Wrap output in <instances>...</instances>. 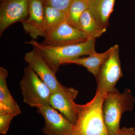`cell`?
Here are the masks:
<instances>
[{
    "label": "cell",
    "mask_w": 135,
    "mask_h": 135,
    "mask_svg": "<svg viewBox=\"0 0 135 135\" xmlns=\"http://www.w3.org/2000/svg\"><path fill=\"white\" fill-rule=\"evenodd\" d=\"M95 42L96 39H92L81 43L59 46H47L33 40L26 43L38 51L56 73L66 61L97 53Z\"/></svg>",
    "instance_id": "6da1fadb"
},
{
    "label": "cell",
    "mask_w": 135,
    "mask_h": 135,
    "mask_svg": "<svg viewBox=\"0 0 135 135\" xmlns=\"http://www.w3.org/2000/svg\"><path fill=\"white\" fill-rule=\"evenodd\" d=\"M105 97L97 92L90 102L79 104L78 119L71 135H109L103 118Z\"/></svg>",
    "instance_id": "7a4b0ae2"
},
{
    "label": "cell",
    "mask_w": 135,
    "mask_h": 135,
    "mask_svg": "<svg viewBox=\"0 0 135 135\" xmlns=\"http://www.w3.org/2000/svg\"><path fill=\"white\" fill-rule=\"evenodd\" d=\"M135 103L134 98L128 89L121 93L116 88L106 95L102 110L104 122L109 135H118L122 114L125 112H131Z\"/></svg>",
    "instance_id": "3957f363"
},
{
    "label": "cell",
    "mask_w": 135,
    "mask_h": 135,
    "mask_svg": "<svg viewBox=\"0 0 135 135\" xmlns=\"http://www.w3.org/2000/svg\"><path fill=\"white\" fill-rule=\"evenodd\" d=\"M20 86L23 101L27 105L38 109L50 104L51 90L28 66L24 70Z\"/></svg>",
    "instance_id": "277c9868"
},
{
    "label": "cell",
    "mask_w": 135,
    "mask_h": 135,
    "mask_svg": "<svg viewBox=\"0 0 135 135\" xmlns=\"http://www.w3.org/2000/svg\"><path fill=\"white\" fill-rule=\"evenodd\" d=\"M122 76L119 48L118 45H115L114 46L112 53L99 70L96 78L97 81V92L106 97L108 93L116 88V83Z\"/></svg>",
    "instance_id": "5b68a950"
},
{
    "label": "cell",
    "mask_w": 135,
    "mask_h": 135,
    "mask_svg": "<svg viewBox=\"0 0 135 135\" xmlns=\"http://www.w3.org/2000/svg\"><path fill=\"white\" fill-rule=\"evenodd\" d=\"M78 91L74 88L62 86L58 90L51 93L50 104L60 112L68 120L75 126L79 114V104L74 100Z\"/></svg>",
    "instance_id": "8992f818"
},
{
    "label": "cell",
    "mask_w": 135,
    "mask_h": 135,
    "mask_svg": "<svg viewBox=\"0 0 135 135\" xmlns=\"http://www.w3.org/2000/svg\"><path fill=\"white\" fill-rule=\"evenodd\" d=\"M44 38L42 43L51 46L71 45L90 40L83 32L71 26L65 21L48 33Z\"/></svg>",
    "instance_id": "52a82bcc"
},
{
    "label": "cell",
    "mask_w": 135,
    "mask_h": 135,
    "mask_svg": "<svg viewBox=\"0 0 135 135\" xmlns=\"http://www.w3.org/2000/svg\"><path fill=\"white\" fill-rule=\"evenodd\" d=\"M38 112L43 116L45 124L42 132L46 135H71L74 125L50 104L39 107Z\"/></svg>",
    "instance_id": "ba28073f"
},
{
    "label": "cell",
    "mask_w": 135,
    "mask_h": 135,
    "mask_svg": "<svg viewBox=\"0 0 135 135\" xmlns=\"http://www.w3.org/2000/svg\"><path fill=\"white\" fill-rule=\"evenodd\" d=\"M24 59L28 66L46 83L52 93L62 86L57 79L56 73L38 51L33 48L25 54Z\"/></svg>",
    "instance_id": "9c48e42d"
},
{
    "label": "cell",
    "mask_w": 135,
    "mask_h": 135,
    "mask_svg": "<svg viewBox=\"0 0 135 135\" xmlns=\"http://www.w3.org/2000/svg\"><path fill=\"white\" fill-rule=\"evenodd\" d=\"M0 8V34L10 26L26 19L29 14V0H3Z\"/></svg>",
    "instance_id": "30bf717a"
},
{
    "label": "cell",
    "mask_w": 135,
    "mask_h": 135,
    "mask_svg": "<svg viewBox=\"0 0 135 135\" xmlns=\"http://www.w3.org/2000/svg\"><path fill=\"white\" fill-rule=\"evenodd\" d=\"M44 5L42 0H29V14L26 19L22 21L23 28L32 40L39 36H45L44 30Z\"/></svg>",
    "instance_id": "8fae6325"
},
{
    "label": "cell",
    "mask_w": 135,
    "mask_h": 135,
    "mask_svg": "<svg viewBox=\"0 0 135 135\" xmlns=\"http://www.w3.org/2000/svg\"><path fill=\"white\" fill-rule=\"evenodd\" d=\"M8 70L0 67V114H11L17 116L21 110L12 97L7 84Z\"/></svg>",
    "instance_id": "7c38bea8"
},
{
    "label": "cell",
    "mask_w": 135,
    "mask_h": 135,
    "mask_svg": "<svg viewBox=\"0 0 135 135\" xmlns=\"http://www.w3.org/2000/svg\"><path fill=\"white\" fill-rule=\"evenodd\" d=\"M116 0H88V9L99 25L106 29Z\"/></svg>",
    "instance_id": "4fadbf2b"
},
{
    "label": "cell",
    "mask_w": 135,
    "mask_h": 135,
    "mask_svg": "<svg viewBox=\"0 0 135 135\" xmlns=\"http://www.w3.org/2000/svg\"><path fill=\"white\" fill-rule=\"evenodd\" d=\"M113 49L114 46L103 53H96L87 57H80L68 60L65 64H74L82 65L92 74L96 79L101 66L110 55Z\"/></svg>",
    "instance_id": "5bb4252c"
},
{
    "label": "cell",
    "mask_w": 135,
    "mask_h": 135,
    "mask_svg": "<svg viewBox=\"0 0 135 135\" xmlns=\"http://www.w3.org/2000/svg\"><path fill=\"white\" fill-rule=\"evenodd\" d=\"M79 29L85 33L89 39L99 38L107 30L99 25L88 9L84 11L80 18Z\"/></svg>",
    "instance_id": "9a60e30c"
},
{
    "label": "cell",
    "mask_w": 135,
    "mask_h": 135,
    "mask_svg": "<svg viewBox=\"0 0 135 135\" xmlns=\"http://www.w3.org/2000/svg\"><path fill=\"white\" fill-rule=\"evenodd\" d=\"M64 21H65V12L53 7L44 5L43 26L45 36Z\"/></svg>",
    "instance_id": "2e32d148"
},
{
    "label": "cell",
    "mask_w": 135,
    "mask_h": 135,
    "mask_svg": "<svg viewBox=\"0 0 135 135\" xmlns=\"http://www.w3.org/2000/svg\"><path fill=\"white\" fill-rule=\"evenodd\" d=\"M88 9V0H73L65 13L66 22L71 26L79 29L80 18Z\"/></svg>",
    "instance_id": "e0dca14e"
},
{
    "label": "cell",
    "mask_w": 135,
    "mask_h": 135,
    "mask_svg": "<svg viewBox=\"0 0 135 135\" xmlns=\"http://www.w3.org/2000/svg\"><path fill=\"white\" fill-rule=\"evenodd\" d=\"M73 0H42L44 5L56 8L65 12Z\"/></svg>",
    "instance_id": "ac0fdd59"
},
{
    "label": "cell",
    "mask_w": 135,
    "mask_h": 135,
    "mask_svg": "<svg viewBox=\"0 0 135 135\" xmlns=\"http://www.w3.org/2000/svg\"><path fill=\"white\" fill-rule=\"evenodd\" d=\"M16 116L11 114H0V134L6 135L8 133L11 120Z\"/></svg>",
    "instance_id": "d6986e66"
},
{
    "label": "cell",
    "mask_w": 135,
    "mask_h": 135,
    "mask_svg": "<svg viewBox=\"0 0 135 135\" xmlns=\"http://www.w3.org/2000/svg\"><path fill=\"white\" fill-rule=\"evenodd\" d=\"M118 135H135V128L123 127L121 129Z\"/></svg>",
    "instance_id": "ffe728a7"
},
{
    "label": "cell",
    "mask_w": 135,
    "mask_h": 135,
    "mask_svg": "<svg viewBox=\"0 0 135 135\" xmlns=\"http://www.w3.org/2000/svg\"><path fill=\"white\" fill-rule=\"evenodd\" d=\"M1 1H3V0H1Z\"/></svg>",
    "instance_id": "44dd1931"
}]
</instances>
